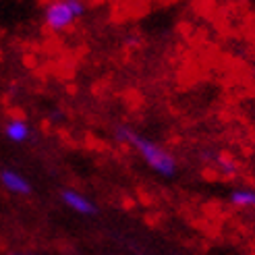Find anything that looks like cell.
<instances>
[{"instance_id": "obj_5", "label": "cell", "mask_w": 255, "mask_h": 255, "mask_svg": "<svg viewBox=\"0 0 255 255\" xmlns=\"http://www.w3.org/2000/svg\"><path fill=\"white\" fill-rule=\"evenodd\" d=\"M4 137L12 143H25L31 137V127L23 119H10L4 125Z\"/></svg>"}, {"instance_id": "obj_2", "label": "cell", "mask_w": 255, "mask_h": 255, "mask_svg": "<svg viewBox=\"0 0 255 255\" xmlns=\"http://www.w3.org/2000/svg\"><path fill=\"white\" fill-rule=\"evenodd\" d=\"M87 6L79 0H58L44 8V25L50 31H65L79 17L85 15Z\"/></svg>"}, {"instance_id": "obj_1", "label": "cell", "mask_w": 255, "mask_h": 255, "mask_svg": "<svg viewBox=\"0 0 255 255\" xmlns=\"http://www.w3.org/2000/svg\"><path fill=\"white\" fill-rule=\"evenodd\" d=\"M114 135H117L119 141H123L131 149H135L139 154V158H141L158 176H164V178L176 176L178 162L166 147H162L160 143L151 141V139H147L143 135H139L137 131L131 129V127H117Z\"/></svg>"}, {"instance_id": "obj_3", "label": "cell", "mask_w": 255, "mask_h": 255, "mask_svg": "<svg viewBox=\"0 0 255 255\" xmlns=\"http://www.w3.org/2000/svg\"><path fill=\"white\" fill-rule=\"evenodd\" d=\"M60 201L79 216H96L98 214L96 203L89 197H85L83 193H79V191H75V189H62L60 191Z\"/></svg>"}, {"instance_id": "obj_7", "label": "cell", "mask_w": 255, "mask_h": 255, "mask_svg": "<svg viewBox=\"0 0 255 255\" xmlns=\"http://www.w3.org/2000/svg\"><path fill=\"white\" fill-rule=\"evenodd\" d=\"M10 255H29V253H10Z\"/></svg>"}, {"instance_id": "obj_8", "label": "cell", "mask_w": 255, "mask_h": 255, "mask_svg": "<svg viewBox=\"0 0 255 255\" xmlns=\"http://www.w3.org/2000/svg\"><path fill=\"white\" fill-rule=\"evenodd\" d=\"M135 255H143V253H135Z\"/></svg>"}, {"instance_id": "obj_4", "label": "cell", "mask_w": 255, "mask_h": 255, "mask_svg": "<svg viewBox=\"0 0 255 255\" xmlns=\"http://www.w3.org/2000/svg\"><path fill=\"white\" fill-rule=\"evenodd\" d=\"M0 185H2L8 193H15V195H31L33 193L31 183L21 172L12 170V168L0 170Z\"/></svg>"}, {"instance_id": "obj_6", "label": "cell", "mask_w": 255, "mask_h": 255, "mask_svg": "<svg viewBox=\"0 0 255 255\" xmlns=\"http://www.w3.org/2000/svg\"><path fill=\"white\" fill-rule=\"evenodd\" d=\"M228 203L235 208L255 210V189H233L228 193Z\"/></svg>"}]
</instances>
